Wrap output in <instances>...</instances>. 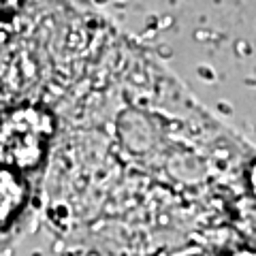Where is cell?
Here are the masks:
<instances>
[{
    "mask_svg": "<svg viewBox=\"0 0 256 256\" xmlns=\"http://www.w3.org/2000/svg\"><path fill=\"white\" fill-rule=\"evenodd\" d=\"M26 203V184L15 169L0 164V224H6Z\"/></svg>",
    "mask_w": 256,
    "mask_h": 256,
    "instance_id": "obj_2",
    "label": "cell"
},
{
    "mask_svg": "<svg viewBox=\"0 0 256 256\" xmlns=\"http://www.w3.org/2000/svg\"><path fill=\"white\" fill-rule=\"evenodd\" d=\"M248 188H250L252 196L256 198V160L250 164V169H248Z\"/></svg>",
    "mask_w": 256,
    "mask_h": 256,
    "instance_id": "obj_4",
    "label": "cell"
},
{
    "mask_svg": "<svg viewBox=\"0 0 256 256\" xmlns=\"http://www.w3.org/2000/svg\"><path fill=\"white\" fill-rule=\"evenodd\" d=\"M228 256H256V250H235Z\"/></svg>",
    "mask_w": 256,
    "mask_h": 256,
    "instance_id": "obj_5",
    "label": "cell"
},
{
    "mask_svg": "<svg viewBox=\"0 0 256 256\" xmlns=\"http://www.w3.org/2000/svg\"><path fill=\"white\" fill-rule=\"evenodd\" d=\"M54 132V120L41 107H18L0 118V164L28 171L41 162Z\"/></svg>",
    "mask_w": 256,
    "mask_h": 256,
    "instance_id": "obj_1",
    "label": "cell"
},
{
    "mask_svg": "<svg viewBox=\"0 0 256 256\" xmlns=\"http://www.w3.org/2000/svg\"><path fill=\"white\" fill-rule=\"evenodd\" d=\"M22 6V0H0V22L13 18Z\"/></svg>",
    "mask_w": 256,
    "mask_h": 256,
    "instance_id": "obj_3",
    "label": "cell"
}]
</instances>
